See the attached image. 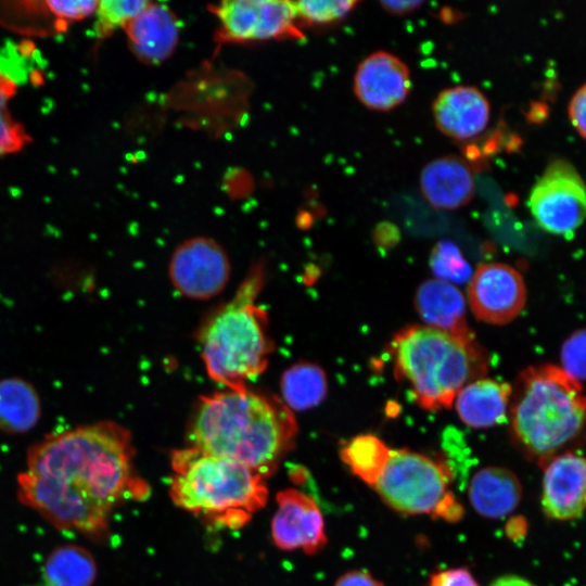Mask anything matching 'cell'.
Returning a JSON list of instances; mask_svg holds the SVG:
<instances>
[{"label":"cell","mask_w":586,"mask_h":586,"mask_svg":"<svg viewBox=\"0 0 586 586\" xmlns=\"http://www.w3.org/2000/svg\"><path fill=\"white\" fill-rule=\"evenodd\" d=\"M133 454L129 431L113 421L49 434L27 450L17 498L58 530L102 539L122 499L148 495Z\"/></svg>","instance_id":"1"},{"label":"cell","mask_w":586,"mask_h":586,"mask_svg":"<svg viewBox=\"0 0 586 586\" xmlns=\"http://www.w3.org/2000/svg\"><path fill=\"white\" fill-rule=\"evenodd\" d=\"M296 422L279 398L247 387L201 397L192 417L191 446L268 477L292 448Z\"/></svg>","instance_id":"2"},{"label":"cell","mask_w":586,"mask_h":586,"mask_svg":"<svg viewBox=\"0 0 586 586\" xmlns=\"http://www.w3.org/2000/svg\"><path fill=\"white\" fill-rule=\"evenodd\" d=\"M508 413L514 442L545 462L584 430L586 393L558 366H531L512 385Z\"/></svg>","instance_id":"3"},{"label":"cell","mask_w":586,"mask_h":586,"mask_svg":"<svg viewBox=\"0 0 586 586\" xmlns=\"http://www.w3.org/2000/svg\"><path fill=\"white\" fill-rule=\"evenodd\" d=\"M394 372L409 382L426 410L449 408L460 390L487 371L486 352L474 336H459L429 326H409L391 342Z\"/></svg>","instance_id":"4"},{"label":"cell","mask_w":586,"mask_h":586,"mask_svg":"<svg viewBox=\"0 0 586 586\" xmlns=\"http://www.w3.org/2000/svg\"><path fill=\"white\" fill-rule=\"evenodd\" d=\"M260 269L251 271L237 294L209 316L200 330L207 374L226 388H244L268 366L272 352L266 311L256 304Z\"/></svg>","instance_id":"5"},{"label":"cell","mask_w":586,"mask_h":586,"mask_svg":"<svg viewBox=\"0 0 586 586\" xmlns=\"http://www.w3.org/2000/svg\"><path fill=\"white\" fill-rule=\"evenodd\" d=\"M173 469L174 504L216 524L239 528L266 505L265 477L238 462L188 447L174 453Z\"/></svg>","instance_id":"6"},{"label":"cell","mask_w":586,"mask_h":586,"mask_svg":"<svg viewBox=\"0 0 586 586\" xmlns=\"http://www.w3.org/2000/svg\"><path fill=\"white\" fill-rule=\"evenodd\" d=\"M450 468L444 461L408 449L391 450L387 464L374 487L382 500L404 514L431 513L451 495Z\"/></svg>","instance_id":"7"},{"label":"cell","mask_w":586,"mask_h":586,"mask_svg":"<svg viewBox=\"0 0 586 586\" xmlns=\"http://www.w3.org/2000/svg\"><path fill=\"white\" fill-rule=\"evenodd\" d=\"M527 206L543 230L572 237L586 220V184L576 167L564 158L550 162L532 187Z\"/></svg>","instance_id":"8"},{"label":"cell","mask_w":586,"mask_h":586,"mask_svg":"<svg viewBox=\"0 0 586 586\" xmlns=\"http://www.w3.org/2000/svg\"><path fill=\"white\" fill-rule=\"evenodd\" d=\"M231 275L226 250L216 240L196 235L181 242L168 263V276L175 290L196 301L220 294Z\"/></svg>","instance_id":"9"},{"label":"cell","mask_w":586,"mask_h":586,"mask_svg":"<svg viewBox=\"0 0 586 586\" xmlns=\"http://www.w3.org/2000/svg\"><path fill=\"white\" fill-rule=\"evenodd\" d=\"M211 10L218 21V37L224 41H265L298 35L295 1L228 0Z\"/></svg>","instance_id":"10"},{"label":"cell","mask_w":586,"mask_h":586,"mask_svg":"<svg viewBox=\"0 0 586 586\" xmlns=\"http://www.w3.org/2000/svg\"><path fill=\"white\" fill-rule=\"evenodd\" d=\"M468 298L479 320L506 324L523 310L526 286L515 268L501 263H485L476 268L470 279Z\"/></svg>","instance_id":"11"},{"label":"cell","mask_w":586,"mask_h":586,"mask_svg":"<svg viewBox=\"0 0 586 586\" xmlns=\"http://www.w3.org/2000/svg\"><path fill=\"white\" fill-rule=\"evenodd\" d=\"M277 511L271 521V536L283 550L302 549L315 555L327 544L322 513L317 502L295 488H286L276 496Z\"/></svg>","instance_id":"12"},{"label":"cell","mask_w":586,"mask_h":586,"mask_svg":"<svg viewBox=\"0 0 586 586\" xmlns=\"http://www.w3.org/2000/svg\"><path fill=\"white\" fill-rule=\"evenodd\" d=\"M353 89L367 109L387 112L400 105L411 89L409 67L397 55L374 51L357 65Z\"/></svg>","instance_id":"13"},{"label":"cell","mask_w":586,"mask_h":586,"mask_svg":"<svg viewBox=\"0 0 586 586\" xmlns=\"http://www.w3.org/2000/svg\"><path fill=\"white\" fill-rule=\"evenodd\" d=\"M542 508L552 520L569 521L586 511V458L564 453L545 461Z\"/></svg>","instance_id":"14"},{"label":"cell","mask_w":586,"mask_h":586,"mask_svg":"<svg viewBox=\"0 0 586 586\" xmlns=\"http://www.w3.org/2000/svg\"><path fill=\"white\" fill-rule=\"evenodd\" d=\"M436 128L446 137L467 141L481 135L488 125L491 104L473 86H455L442 90L433 101Z\"/></svg>","instance_id":"15"},{"label":"cell","mask_w":586,"mask_h":586,"mask_svg":"<svg viewBox=\"0 0 586 586\" xmlns=\"http://www.w3.org/2000/svg\"><path fill=\"white\" fill-rule=\"evenodd\" d=\"M131 52L139 61L157 65L176 50L180 25L170 8L150 3L124 28Z\"/></svg>","instance_id":"16"},{"label":"cell","mask_w":586,"mask_h":586,"mask_svg":"<svg viewBox=\"0 0 586 586\" xmlns=\"http://www.w3.org/2000/svg\"><path fill=\"white\" fill-rule=\"evenodd\" d=\"M419 187L423 199L436 209H457L474 196L475 183L468 164L459 156H440L421 170Z\"/></svg>","instance_id":"17"},{"label":"cell","mask_w":586,"mask_h":586,"mask_svg":"<svg viewBox=\"0 0 586 586\" xmlns=\"http://www.w3.org/2000/svg\"><path fill=\"white\" fill-rule=\"evenodd\" d=\"M415 305L429 327L459 336L473 335L467 324L463 295L454 284L438 279L425 280L417 290Z\"/></svg>","instance_id":"18"},{"label":"cell","mask_w":586,"mask_h":586,"mask_svg":"<svg viewBox=\"0 0 586 586\" xmlns=\"http://www.w3.org/2000/svg\"><path fill=\"white\" fill-rule=\"evenodd\" d=\"M512 386L493 379H477L456 396V410L463 423L483 429L502 423L508 415Z\"/></svg>","instance_id":"19"},{"label":"cell","mask_w":586,"mask_h":586,"mask_svg":"<svg viewBox=\"0 0 586 586\" xmlns=\"http://www.w3.org/2000/svg\"><path fill=\"white\" fill-rule=\"evenodd\" d=\"M521 498V483L507 468H483L472 476L469 484L472 507L488 519L509 514L519 506Z\"/></svg>","instance_id":"20"},{"label":"cell","mask_w":586,"mask_h":586,"mask_svg":"<svg viewBox=\"0 0 586 586\" xmlns=\"http://www.w3.org/2000/svg\"><path fill=\"white\" fill-rule=\"evenodd\" d=\"M41 416V403L34 385L11 377L0 380V431L23 434L30 431Z\"/></svg>","instance_id":"21"},{"label":"cell","mask_w":586,"mask_h":586,"mask_svg":"<svg viewBox=\"0 0 586 586\" xmlns=\"http://www.w3.org/2000/svg\"><path fill=\"white\" fill-rule=\"evenodd\" d=\"M95 576L92 555L77 545L55 548L43 565V577L49 586H91Z\"/></svg>","instance_id":"22"},{"label":"cell","mask_w":586,"mask_h":586,"mask_svg":"<svg viewBox=\"0 0 586 586\" xmlns=\"http://www.w3.org/2000/svg\"><path fill=\"white\" fill-rule=\"evenodd\" d=\"M282 402L292 410H306L320 404L328 391L324 371L302 361L285 370L280 382Z\"/></svg>","instance_id":"23"},{"label":"cell","mask_w":586,"mask_h":586,"mask_svg":"<svg viewBox=\"0 0 586 586\" xmlns=\"http://www.w3.org/2000/svg\"><path fill=\"white\" fill-rule=\"evenodd\" d=\"M340 456L354 475L374 486L387 464L391 449L375 435L361 434L348 441Z\"/></svg>","instance_id":"24"},{"label":"cell","mask_w":586,"mask_h":586,"mask_svg":"<svg viewBox=\"0 0 586 586\" xmlns=\"http://www.w3.org/2000/svg\"><path fill=\"white\" fill-rule=\"evenodd\" d=\"M15 92L14 80L0 72V156L22 150L30 140L25 128L8 110V104Z\"/></svg>","instance_id":"25"},{"label":"cell","mask_w":586,"mask_h":586,"mask_svg":"<svg viewBox=\"0 0 586 586\" xmlns=\"http://www.w3.org/2000/svg\"><path fill=\"white\" fill-rule=\"evenodd\" d=\"M149 3L145 0L98 1L95 35L105 38L118 28L124 29Z\"/></svg>","instance_id":"26"},{"label":"cell","mask_w":586,"mask_h":586,"mask_svg":"<svg viewBox=\"0 0 586 586\" xmlns=\"http://www.w3.org/2000/svg\"><path fill=\"white\" fill-rule=\"evenodd\" d=\"M431 269L438 280L464 283L472 277L471 267L458 246L450 241H441L432 250Z\"/></svg>","instance_id":"27"},{"label":"cell","mask_w":586,"mask_h":586,"mask_svg":"<svg viewBox=\"0 0 586 586\" xmlns=\"http://www.w3.org/2000/svg\"><path fill=\"white\" fill-rule=\"evenodd\" d=\"M357 4L349 0H303L296 1L298 20L313 25H327L346 16Z\"/></svg>","instance_id":"28"},{"label":"cell","mask_w":586,"mask_h":586,"mask_svg":"<svg viewBox=\"0 0 586 586\" xmlns=\"http://www.w3.org/2000/svg\"><path fill=\"white\" fill-rule=\"evenodd\" d=\"M561 369L574 380L586 381V328L572 332L560 351Z\"/></svg>","instance_id":"29"},{"label":"cell","mask_w":586,"mask_h":586,"mask_svg":"<svg viewBox=\"0 0 586 586\" xmlns=\"http://www.w3.org/2000/svg\"><path fill=\"white\" fill-rule=\"evenodd\" d=\"M42 4L60 25H66L94 14L98 1L48 0L42 2Z\"/></svg>","instance_id":"30"},{"label":"cell","mask_w":586,"mask_h":586,"mask_svg":"<svg viewBox=\"0 0 586 586\" xmlns=\"http://www.w3.org/2000/svg\"><path fill=\"white\" fill-rule=\"evenodd\" d=\"M428 586H480L466 568L442 570L430 576Z\"/></svg>","instance_id":"31"},{"label":"cell","mask_w":586,"mask_h":586,"mask_svg":"<svg viewBox=\"0 0 586 586\" xmlns=\"http://www.w3.org/2000/svg\"><path fill=\"white\" fill-rule=\"evenodd\" d=\"M568 115L577 133L586 139V84L582 85L571 97Z\"/></svg>","instance_id":"32"},{"label":"cell","mask_w":586,"mask_h":586,"mask_svg":"<svg viewBox=\"0 0 586 586\" xmlns=\"http://www.w3.org/2000/svg\"><path fill=\"white\" fill-rule=\"evenodd\" d=\"M334 586H383V583L365 570H354L343 574Z\"/></svg>","instance_id":"33"},{"label":"cell","mask_w":586,"mask_h":586,"mask_svg":"<svg viewBox=\"0 0 586 586\" xmlns=\"http://www.w3.org/2000/svg\"><path fill=\"white\" fill-rule=\"evenodd\" d=\"M381 7L383 10L396 14L403 15L416 11L420 5L423 4L422 1H382Z\"/></svg>","instance_id":"34"},{"label":"cell","mask_w":586,"mask_h":586,"mask_svg":"<svg viewBox=\"0 0 586 586\" xmlns=\"http://www.w3.org/2000/svg\"><path fill=\"white\" fill-rule=\"evenodd\" d=\"M491 586H536L531 581L518 575H502L497 577Z\"/></svg>","instance_id":"35"}]
</instances>
